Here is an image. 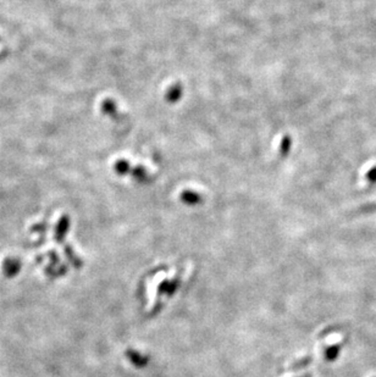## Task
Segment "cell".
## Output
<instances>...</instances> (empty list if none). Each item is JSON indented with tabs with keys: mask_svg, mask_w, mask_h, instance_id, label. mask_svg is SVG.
I'll return each instance as SVG.
<instances>
[{
	"mask_svg": "<svg viewBox=\"0 0 376 377\" xmlns=\"http://www.w3.org/2000/svg\"><path fill=\"white\" fill-rule=\"evenodd\" d=\"M340 350H341V347H340L339 344L331 345V347H329L325 350V359H326L327 361H335L337 359V356L340 355Z\"/></svg>",
	"mask_w": 376,
	"mask_h": 377,
	"instance_id": "6da1fadb",
	"label": "cell"
},
{
	"mask_svg": "<svg viewBox=\"0 0 376 377\" xmlns=\"http://www.w3.org/2000/svg\"><path fill=\"white\" fill-rule=\"evenodd\" d=\"M127 356L130 358V360L132 361V363L135 364V365L137 366H144L145 364H147V359L143 358L140 354H138L137 352H132V350H129V352L126 353Z\"/></svg>",
	"mask_w": 376,
	"mask_h": 377,
	"instance_id": "7a4b0ae2",
	"label": "cell"
},
{
	"mask_svg": "<svg viewBox=\"0 0 376 377\" xmlns=\"http://www.w3.org/2000/svg\"><path fill=\"white\" fill-rule=\"evenodd\" d=\"M182 199L187 203H197L199 201V197H197V194L194 193H185L183 194Z\"/></svg>",
	"mask_w": 376,
	"mask_h": 377,
	"instance_id": "3957f363",
	"label": "cell"
},
{
	"mask_svg": "<svg viewBox=\"0 0 376 377\" xmlns=\"http://www.w3.org/2000/svg\"><path fill=\"white\" fill-rule=\"evenodd\" d=\"M306 377H310V376H306Z\"/></svg>",
	"mask_w": 376,
	"mask_h": 377,
	"instance_id": "277c9868",
	"label": "cell"
}]
</instances>
